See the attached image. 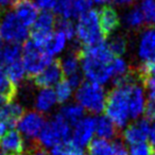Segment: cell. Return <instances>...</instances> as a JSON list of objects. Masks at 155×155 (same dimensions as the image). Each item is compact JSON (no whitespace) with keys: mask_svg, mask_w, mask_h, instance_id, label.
I'll use <instances>...</instances> for the list:
<instances>
[{"mask_svg":"<svg viewBox=\"0 0 155 155\" xmlns=\"http://www.w3.org/2000/svg\"><path fill=\"white\" fill-rule=\"evenodd\" d=\"M80 54L81 68L87 81L105 84L113 78L112 62L115 58L107 44L101 41L94 46L84 47Z\"/></svg>","mask_w":155,"mask_h":155,"instance_id":"obj_1","label":"cell"},{"mask_svg":"<svg viewBox=\"0 0 155 155\" xmlns=\"http://www.w3.org/2000/svg\"><path fill=\"white\" fill-rule=\"evenodd\" d=\"M105 114L117 127H122L127 123L130 117L129 101L125 86H115L106 97Z\"/></svg>","mask_w":155,"mask_h":155,"instance_id":"obj_2","label":"cell"},{"mask_svg":"<svg viewBox=\"0 0 155 155\" xmlns=\"http://www.w3.org/2000/svg\"><path fill=\"white\" fill-rule=\"evenodd\" d=\"M106 94L102 85L86 81L77 88V103L91 114L98 115L105 108Z\"/></svg>","mask_w":155,"mask_h":155,"instance_id":"obj_3","label":"cell"},{"mask_svg":"<svg viewBox=\"0 0 155 155\" xmlns=\"http://www.w3.org/2000/svg\"><path fill=\"white\" fill-rule=\"evenodd\" d=\"M75 36L84 47H89L104 41L100 28L99 13L96 10H89L79 17L75 25Z\"/></svg>","mask_w":155,"mask_h":155,"instance_id":"obj_4","label":"cell"},{"mask_svg":"<svg viewBox=\"0 0 155 155\" xmlns=\"http://www.w3.org/2000/svg\"><path fill=\"white\" fill-rule=\"evenodd\" d=\"M70 136V124L56 114L51 120L46 122L37 140L41 147L52 149L58 144L68 141Z\"/></svg>","mask_w":155,"mask_h":155,"instance_id":"obj_5","label":"cell"},{"mask_svg":"<svg viewBox=\"0 0 155 155\" xmlns=\"http://www.w3.org/2000/svg\"><path fill=\"white\" fill-rule=\"evenodd\" d=\"M21 51L22 64H24L26 73L29 77H36L48 65L53 62L51 56L48 55L41 48L35 46L31 41L25 43Z\"/></svg>","mask_w":155,"mask_h":155,"instance_id":"obj_6","label":"cell"},{"mask_svg":"<svg viewBox=\"0 0 155 155\" xmlns=\"http://www.w3.org/2000/svg\"><path fill=\"white\" fill-rule=\"evenodd\" d=\"M0 35L9 44L19 45L27 41L29 36L28 27H26L15 15L14 12H8L0 18Z\"/></svg>","mask_w":155,"mask_h":155,"instance_id":"obj_7","label":"cell"},{"mask_svg":"<svg viewBox=\"0 0 155 155\" xmlns=\"http://www.w3.org/2000/svg\"><path fill=\"white\" fill-rule=\"evenodd\" d=\"M55 18L51 12H43L38 14L37 18L33 24V29L31 31L30 41L43 50L44 46L50 38L53 33V29L55 27Z\"/></svg>","mask_w":155,"mask_h":155,"instance_id":"obj_8","label":"cell"},{"mask_svg":"<svg viewBox=\"0 0 155 155\" xmlns=\"http://www.w3.org/2000/svg\"><path fill=\"white\" fill-rule=\"evenodd\" d=\"M46 124L45 117L36 110L24 113L17 122V131L28 139H37L43 127Z\"/></svg>","mask_w":155,"mask_h":155,"instance_id":"obj_9","label":"cell"},{"mask_svg":"<svg viewBox=\"0 0 155 155\" xmlns=\"http://www.w3.org/2000/svg\"><path fill=\"white\" fill-rule=\"evenodd\" d=\"M96 131V118L91 116L83 117L79 122L73 125L71 131V141L80 148L87 147L91 141Z\"/></svg>","mask_w":155,"mask_h":155,"instance_id":"obj_10","label":"cell"},{"mask_svg":"<svg viewBox=\"0 0 155 155\" xmlns=\"http://www.w3.org/2000/svg\"><path fill=\"white\" fill-rule=\"evenodd\" d=\"M63 71L60 62H52L41 73L34 77V84L41 88H51L62 81Z\"/></svg>","mask_w":155,"mask_h":155,"instance_id":"obj_11","label":"cell"},{"mask_svg":"<svg viewBox=\"0 0 155 155\" xmlns=\"http://www.w3.org/2000/svg\"><path fill=\"white\" fill-rule=\"evenodd\" d=\"M149 133H150L149 121L147 119H141L127 125L123 132V138L127 143L133 146V144L146 142L149 137Z\"/></svg>","mask_w":155,"mask_h":155,"instance_id":"obj_12","label":"cell"},{"mask_svg":"<svg viewBox=\"0 0 155 155\" xmlns=\"http://www.w3.org/2000/svg\"><path fill=\"white\" fill-rule=\"evenodd\" d=\"M91 155H127V151L121 142H110L104 139H94L88 144Z\"/></svg>","mask_w":155,"mask_h":155,"instance_id":"obj_13","label":"cell"},{"mask_svg":"<svg viewBox=\"0 0 155 155\" xmlns=\"http://www.w3.org/2000/svg\"><path fill=\"white\" fill-rule=\"evenodd\" d=\"M0 149L5 154H21L25 150L24 137L16 130H9L0 137Z\"/></svg>","mask_w":155,"mask_h":155,"instance_id":"obj_14","label":"cell"},{"mask_svg":"<svg viewBox=\"0 0 155 155\" xmlns=\"http://www.w3.org/2000/svg\"><path fill=\"white\" fill-rule=\"evenodd\" d=\"M99 22L103 37H108L118 29L120 18L117 11L110 5H104L99 12Z\"/></svg>","mask_w":155,"mask_h":155,"instance_id":"obj_15","label":"cell"},{"mask_svg":"<svg viewBox=\"0 0 155 155\" xmlns=\"http://www.w3.org/2000/svg\"><path fill=\"white\" fill-rule=\"evenodd\" d=\"M127 87V101H129V110L131 118H137L143 113L144 108V96L143 91L137 84L124 85Z\"/></svg>","mask_w":155,"mask_h":155,"instance_id":"obj_16","label":"cell"},{"mask_svg":"<svg viewBox=\"0 0 155 155\" xmlns=\"http://www.w3.org/2000/svg\"><path fill=\"white\" fill-rule=\"evenodd\" d=\"M14 7V13L18 17V19L22 22L26 27L33 26L35 19L38 16V11L35 5L29 0L21 1L13 5Z\"/></svg>","mask_w":155,"mask_h":155,"instance_id":"obj_17","label":"cell"},{"mask_svg":"<svg viewBox=\"0 0 155 155\" xmlns=\"http://www.w3.org/2000/svg\"><path fill=\"white\" fill-rule=\"evenodd\" d=\"M138 54L144 61L149 62L155 58V30L148 29L143 32L139 41Z\"/></svg>","mask_w":155,"mask_h":155,"instance_id":"obj_18","label":"cell"},{"mask_svg":"<svg viewBox=\"0 0 155 155\" xmlns=\"http://www.w3.org/2000/svg\"><path fill=\"white\" fill-rule=\"evenodd\" d=\"M56 102L58 100H56L55 93L53 89L41 88L35 97L34 106L36 108V112L45 114V113L50 112L55 106Z\"/></svg>","mask_w":155,"mask_h":155,"instance_id":"obj_19","label":"cell"},{"mask_svg":"<svg viewBox=\"0 0 155 155\" xmlns=\"http://www.w3.org/2000/svg\"><path fill=\"white\" fill-rule=\"evenodd\" d=\"M21 47L15 44H9L0 48V68L5 69L9 65L21 61Z\"/></svg>","mask_w":155,"mask_h":155,"instance_id":"obj_20","label":"cell"},{"mask_svg":"<svg viewBox=\"0 0 155 155\" xmlns=\"http://www.w3.org/2000/svg\"><path fill=\"white\" fill-rule=\"evenodd\" d=\"M24 113V107L19 103L14 101L8 102L3 107L1 121H3L8 125V127H11L17 124L18 120L21 118Z\"/></svg>","mask_w":155,"mask_h":155,"instance_id":"obj_21","label":"cell"},{"mask_svg":"<svg viewBox=\"0 0 155 155\" xmlns=\"http://www.w3.org/2000/svg\"><path fill=\"white\" fill-rule=\"evenodd\" d=\"M60 66L63 71V75H66L67 78L80 73L79 71L81 68V62L79 51H72L66 54L60 61Z\"/></svg>","mask_w":155,"mask_h":155,"instance_id":"obj_22","label":"cell"},{"mask_svg":"<svg viewBox=\"0 0 155 155\" xmlns=\"http://www.w3.org/2000/svg\"><path fill=\"white\" fill-rule=\"evenodd\" d=\"M95 134H97L100 139L110 140L116 136L117 127L106 116H99L96 118Z\"/></svg>","mask_w":155,"mask_h":155,"instance_id":"obj_23","label":"cell"},{"mask_svg":"<svg viewBox=\"0 0 155 155\" xmlns=\"http://www.w3.org/2000/svg\"><path fill=\"white\" fill-rule=\"evenodd\" d=\"M58 115L70 125H74L84 117V110L78 103H68L62 106Z\"/></svg>","mask_w":155,"mask_h":155,"instance_id":"obj_24","label":"cell"},{"mask_svg":"<svg viewBox=\"0 0 155 155\" xmlns=\"http://www.w3.org/2000/svg\"><path fill=\"white\" fill-rule=\"evenodd\" d=\"M66 43H67V38L65 37V35L62 34L61 32H58V31H56V32L52 33L50 38L46 43V45L44 46L43 50L48 55L53 58L54 55H58V54L62 53L63 50L66 47Z\"/></svg>","mask_w":155,"mask_h":155,"instance_id":"obj_25","label":"cell"},{"mask_svg":"<svg viewBox=\"0 0 155 155\" xmlns=\"http://www.w3.org/2000/svg\"><path fill=\"white\" fill-rule=\"evenodd\" d=\"M16 94H17V86L11 82L5 71L2 68H0V95L5 97L9 102H11L14 101Z\"/></svg>","mask_w":155,"mask_h":155,"instance_id":"obj_26","label":"cell"},{"mask_svg":"<svg viewBox=\"0 0 155 155\" xmlns=\"http://www.w3.org/2000/svg\"><path fill=\"white\" fill-rule=\"evenodd\" d=\"M3 70L5 71V73H7V75L9 77L10 80H11V82L14 85H16V86L24 81L25 77L27 74L26 70H25L24 64H22V61H18V62L9 65Z\"/></svg>","mask_w":155,"mask_h":155,"instance_id":"obj_27","label":"cell"},{"mask_svg":"<svg viewBox=\"0 0 155 155\" xmlns=\"http://www.w3.org/2000/svg\"><path fill=\"white\" fill-rule=\"evenodd\" d=\"M50 155H83V149L68 140L53 147Z\"/></svg>","mask_w":155,"mask_h":155,"instance_id":"obj_28","label":"cell"},{"mask_svg":"<svg viewBox=\"0 0 155 155\" xmlns=\"http://www.w3.org/2000/svg\"><path fill=\"white\" fill-rule=\"evenodd\" d=\"M144 22L150 26L155 25V0H141L139 5Z\"/></svg>","mask_w":155,"mask_h":155,"instance_id":"obj_29","label":"cell"},{"mask_svg":"<svg viewBox=\"0 0 155 155\" xmlns=\"http://www.w3.org/2000/svg\"><path fill=\"white\" fill-rule=\"evenodd\" d=\"M54 93H55V97L58 102L60 103H65L71 98L73 93V88L70 84L68 83V81H61L60 83L55 85V89H54Z\"/></svg>","mask_w":155,"mask_h":155,"instance_id":"obj_30","label":"cell"},{"mask_svg":"<svg viewBox=\"0 0 155 155\" xmlns=\"http://www.w3.org/2000/svg\"><path fill=\"white\" fill-rule=\"evenodd\" d=\"M107 46L115 58H121V55L127 51V41L124 37L119 36V35L113 37L107 44Z\"/></svg>","mask_w":155,"mask_h":155,"instance_id":"obj_31","label":"cell"},{"mask_svg":"<svg viewBox=\"0 0 155 155\" xmlns=\"http://www.w3.org/2000/svg\"><path fill=\"white\" fill-rule=\"evenodd\" d=\"M55 27L58 28V31L65 35L67 39H73L75 36V25L72 22V20L69 19H60L55 22Z\"/></svg>","mask_w":155,"mask_h":155,"instance_id":"obj_32","label":"cell"},{"mask_svg":"<svg viewBox=\"0 0 155 155\" xmlns=\"http://www.w3.org/2000/svg\"><path fill=\"white\" fill-rule=\"evenodd\" d=\"M125 22L132 28H139L144 24V18L139 8H135L125 15Z\"/></svg>","mask_w":155,"mask_h":155,"instance_id":"obj_33","label":"cell"},{"mask_svg":"<svg viewBox=\"0 0 155 155\" xmlns=\"http://www.w3.org/2000/svg\"><path fill=\"white\" fill-rule=\"evenodd\" d=\"M74 18H79L82 14L91 10L94 2L93 0H71Z\"/></svg>","mask_w":155,"mask_h":155,"instance_id":"obj_34","label":"cell"},{"mask_svg":"<svg viewBox=\"0 0 155 155\" xmlns=\"http://www.w3.org/2000/svg\"><path fill=\"white\" fill-rule=\"evenodd\" d=\"M154 148L150 143L141 142V143L133 144L130 148V155H152Z\"/></svg>","mask_w":155,"mask_h":155,"instance_id":"obj_35","label":"cell"},{"mask_svg":"<svg viewBox=\"0 0 155 155\" xmlns=\"http://www.w3.org/2000/svg\"><path fill=\"white\" fill-rule=\"evenodd\" d=\"M58 0H33V3L37 9H41L43 12H49L55 9Z\"/></svg>","mask_w":155,"mask_h":155,"instance_id":"obj_36","label":"cell"},{"mask_svg":"<svg viewBox=\"0 0 155 155\" xmlns=\"http://www.w3.org/2000/svg\"><path fill=\"white\" fill-rule=\"evenodd\" d=\"M144 116L147 120H155V100L149 98L148 101L144 104L143 108Z\"/></svg>","mask_w":155,"mask_h":155,"instance_id":"obj_37","label":"cell"},{"mask_svg":"<svg viewBox=\"0 0 155 155\" xmlns=\"http://www.w3.org/2000/svg\"><path fill=\"white\" fill-rule=\"evenodd\" d=\"M67 81H68L69 84L72 86V88H78V87L80 86L81 84L83 83L82 81V75L80 74V73H77V74H73L71 75V77H68V79H67Z\"/></svg>","mask_w":155,"mask_h":155,"instance_id":"obj_38","label":"cell"},{"mask_svg":"<svg viewBox=\"0 0 155 155\" xmlns=\"http://www.w3.org/2000/svg\"><path fill=\"white\" fill-rule=\"evenodd\" d=\"M141 82L144 84V86L150 88L151 91H155V73L144 77L143 79H141Z\"/></svg>","mask_w":155,"mask_h":155,"instance_id":"obj_39","label":"cell"},{"mask_svg":"<svg viewBox=\"0 0 155 155\" xmlns=\"http://www.w3.org/2000/svg\"><path fill=\"white\" fill-rule=\"evenodd\" d=\"M30 155H50V153H48L47 150H46L45 148L37 146V147H34V148H32Z\"/></svg>","mask_w":155,"mask_h":155,"instance_id":"obj_40","label":"cell"},{"mask_svg":"<svg viewBox=\"0 0 155 155\" xmlns=\"http://www.w3.org/2000/svg\"><path fill=\"white\" fill-rule=\"evenodd\" d=\"M149 137L151 140V146L153 148H155V123L152 125V127H150V133H149Z\"/></svg>","mask_w":155,"mask_h":155,"instance_id":"obj_41","label":"cell"},{"mask_svg":"<svg viewBox=\"0 0 155 155\" xmlns=\"http://www.w3.org/2000/svg\"><path fill=\"white\" fill-rule=\"evenodd\" d=\"M8 100L5 99V97H2V96L0 95V120H1V117H2V110H3V107H5V105L8 103Z\"/></svg>","mask_w":155,"mask_h":155,"instance_id":"obj_42","label":"cell"},{"mask_svg":"<svg viewBox=\"0 0 155 155\" xmlns=\"http://www.w3.org/2000/svg\"><path fill=\"white\" fill-rule=\"evenodd\" d=\"M7 130H8V125L5 124L3 121L0 120V137H1V136L7 132Z\"/></svg>","mask_w":155,"mask_h":155,"instance_id":"obj_43","label":"cell"},{"mask_svg":"<svg viewBox=\"0 0 155 155\" xmlns=\"http://www.w3.org/2000/svg\"><path fill=\"white\" fill-rule=\"evenodd\" d=\"M112 0H93L94 3H97V5H106V3L110 2Z\"/></svg>","mask_w":155,"mask_h":155,"instance_id":"obj_44","label":"cell"},{"mask_svg":"<svg viewBox=\"0 0 155 155\" xmlns=\"http://www.w3.org/2000/svg\"><path fill=\"white\" fill-rule=\"evenodd\" d=\"M115 1L118 5H127V3H131L133 0H115Z\"/></svg>","mask_w":155,"mask_h":155,"instance_id":"obj_45","label":"cell"},{"mask_svg":"<svg viewBox=\"0 0 155 155\" xmlns=\"http://www.w3.org/2000/svg\"><path fill=\"white\" fill-rule=\"evenodd\" d=\"M21 1H26V0H12V3H13V5H15V3L21 2Z\"/></svg>","mask_w":155,"mask_h":155,"instance_id":"obj_46","label":"cell"},{"mask_svg":"<svg viewBox=\"0 0 155 155\" xmlns=\"http://www.w3.org/2000/svg\"><path fill=\"white\" fill-rule=\"evenodd\" d=\"M2 37H1V35H0V48H1V45H2Z\"/></svg>","mask_w":155,"mask_h":155,"instance_id":"obj_47","label":"cell"},{"mask_svg":"<svg viewBox=\"0 0 155 155\" xmlns=\"http://www.w3.org/2000/svg\"><path fill=\"white\" fill-rule=\"evenodd\" d=\"M0 155H7V154H5V152H2V151L0 150Z\"/></svg>","mask_w":155,"mask_h":155,"instance_id":"obj_48","label":"cell"},{"mask_svg":"<svg viewBox=\"0 0 155 155\" xmlns=\"http://www.w3.org/2000/svg\"><path fill=\"white\" fill-rule=\"evenodd\" d=\"M1 16H2V14H1V11H0V18H1Z\"/></svg>","mask_w":155,"mask_h":155,"instance_id":"obj_49","label":"cell"},{"mask_svg":"<svg viewBox=\"0 0 155 155\" xmlns=\"http://www.w3.org/2000/svg\"><path fill=\"white\" fill-rule=\"evenodd\" d=\"M152 155H155V151H154V152H153V154Z\"/></svg>","mask_w":155,"mask_h":155,"instance_id":"obj_50","label":"cell"},{"mask_svg":"<svg viewBox=\"0 0 155 155\" xmlns=\"http://www.w3.org/2000/svg\"><path fill=\"white\" fill-rule=\"evenodd\" d=\"M16 155H25V154H16Z\"/></svg>","mask_w":155,"mask_h":155,"instance_id":"obj_51","label":"cell"}]
</instances>
